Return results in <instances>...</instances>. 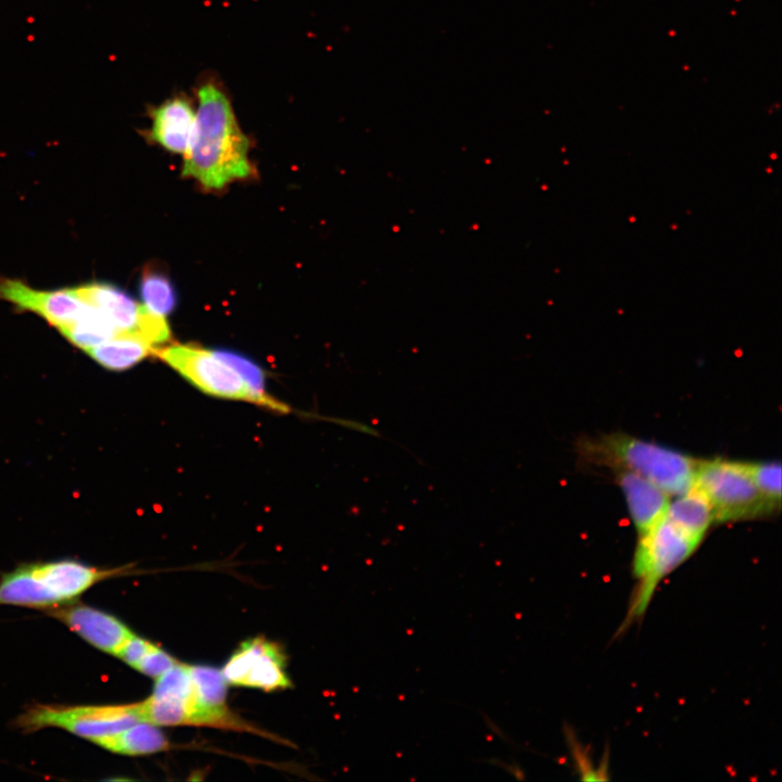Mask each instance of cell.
<instances>
[{"instance_id":"obj_1","label":"cell","mask_w":782,"mask_h":782,"mask_svg":"<svg viewBox=\"0 0 782 782\" xmlns=\"http://www.w3.org/2000/svg\"><path fill=\"white\" fill-rule=\"evenodd\" d=\"M199 108L188 150L184 154L185 176L198 180L206 189L250 177L249 140L240 129L225 92L214 84L203 85L198 92Z\"/></svg>"},{"instance_id":"obj_2","label":"cell","mask_w":782,"mask_h":782,"mask_svg":"<svg viewBox=\"0 0 782 782\" xmlns=\"http://www.w3.org/2000/svg\"><path fill=\"white\" fill-rule=\"evenodd\" d=\"M579 451L589 462L649 480L671 497L694 485L698 465V459L690 455L620 433L583 441Z\"/></svg>"},{"instance_id":"obj_3","label":"cell","mask_w":782,"mask_h":782,"mask_svg":"<svg viewBox=\"0 0 782 782\" xmlns=\"http://www.w3.org/2000/svg\"><path fill=\"white\" fill-rule=\"evenodd\" d=\"M699 543L665 516L639 535L632 564L638 583L623 625L629 626L644 615L657 585L682 565Z\"/></svg>"},{"instance_id":"obj_4","label":"cell","mask_w":782,"mask_h":782,"mask_svg":"<svg viewBox=\"0 0 782 782\" xmlns=\"http://www.w3.org/2000/svg\"><path fill=\"white\" fill-rule=\"evenodd\" d=\"M152 354L207 394L248 401L280 412L288 411L286 405L277 400L264 398L255 392L242 375L222 358L216 351L193 345L173 344L155 348Z\"/></svg>"},{"instance_id":"obj_5","label":"cell","mask_w":782,"mask_h":782,"mask_svg":"<svg viewBox=\"0 0 782 782\" xmlns=\"http://www.w3.org/2000/svg\"><path fill=\"white\" fill-rule=\"evenodd\" d=\"M694 487L708 500L715 522L752 520L775 513L756 489L743 462L698 461Z\"/></svg>"},{"instance_id":"obj_6","label":"cell","mask_w":782,"mask_h":782,"mask_svg":"<svg viewBox=\"0 0 782 782\" xmlns=\"http://www.w3.org/2000/svg\"><path fill=\"white\" fill-rule=\"evenodd\" d=\"M143 721L139 704L126 705H42L26 709L16 721L24 731L58 727L84 739L94 741Z\"/></svg>"},{"instance_id":"obj_7","label":"cell","mask_w":782,"mask_h":782,"mask_svg":"<svg viewBox=\"0 0 782 782\" xmlns=\"http://www.w3.org/2000/svg\"><path fill=\"white\" fill-rule=\"evenodd\" d=\"M0 299L40 315L58 329L78 320L90 307L72 288L37 290L16 279H0Z\"/></svg>"},{"instance_id":"obj_8","label":"cell","mask_w":782,"mask_h":782,"mask_svg":"<svg viewBox=\"0 0 782 782\" xmlns=\"http://www.w3.org/2000/svg\"><path fill=\"white\" fill-rule=\"evenodd\" d=\"M50 615L60 619L89 644L113 655L133 634L116 617L89 606L58 607L51 610Z\"/></svg>"},{"instance_id":"obj_9","label":"cell","mask_w":782,"mask_h":782,"mask_svg":"<svg viewBox=\"0 0 782 782\" xmlns=\"http://www.w3.org/2000/svg\"><path fill=\"white\" fill-rule=\"evenodd\" d=\"M36 578L51 595L56 606L70 602L97 582L115 575L75 560H58L30 565Z\"/></svg>"},{"instance_id":"obj_10","label":"cell","mask_w":782,"mask_h":782,"mask_svg":"<svg viewBox=\"0 0 782 782\" xmlns=\"http://www.w3.org/2000/svg\"><path fill=\"white\" fill-rule=\"evenodd\" d=\"M72 289L81 301L97 308L117 333L138 335L146 307L122 289L105 282H91Z\"/></svg>"},{"instance_id":"obj_11","label":"cell","mask_w":782,"mask_h":782,"mask_svg":"<svg viewBox=\"0 0 782 782\" xmlns=\"http://www.w3.org/2000/svg\"><path fill=\"white\" fill-rule=\"evenodd\" d=\"M616 478L638 534L645 533L665 516L671 496L632 471L617 469Z\"/></svg>"},{"instance_id":"obj_12","label":"cell","mask_w":782,"mask_h":782,"mask_svg":"<svg viewBox=\"0 0 782 782\" xmlns=\"http://www.w3.org/2000/svg\"><path fill=\"white\" fill-rule=\"evenodd\" d=\"M150 138L161 147L185 154L195 124V112L182 97L166 100L151 112Z\"/></svg>"},{"instance_id":"obj_13","label":"cell","mask_w":782,"mask_h":782,"mask_svg":"<svg viewBox=\"0 0 782 782\" xmlns=\"http://www.w3.org/2000/svg\"><path fill=\"white\" fill-rule=\"evenodd\" d=\"M672 497L668 504L665 517L690 537L702 542L707 530L715 522L714 513L708 500L694 485L688 491Z\"/></svg>"},{"instance_id":"obj_14","label":"cell","mask_w":782,"mask_h":782,"mask_svg":"<svg viewBox=\"0 0 782 782\" xmlns=\"http://www.w3.org/2000/svg\"><path fill=\"white\" fill-rule=\"evenodd\" d=\"M155 348L134 332L117 333L86 351L98 364L111 370H125L138 364Z\"/></svg>"},{"instance_id":"obj_15","label":"cell","mask_w":782,"mask_h":782,"mask_svg":"<svg viewBox=\"0 0 782 782\" xmlns=\"http://www.w3.org/2000/svg\"><path fill=\"white\" fill-rule=\"evenodd\" d=\"M93 743L110 752L128 756L152 754L168 747V741L157 726L146 721L97 739Z\"/></svg>"},{"instance_id":"obj_16","label":"cell","mask_w":782,"mask_h":782,"mask_svg":"<svg viewBox=\"0 0 782 782\" xmlns=\"http://www.w3.org/2000/svg\"><path fill=\"white\" fill-rule=\"evenodd\" d=\"M285 660L286 657L278 645L265 641L264 646L252 663L243 685L265 691L288 688L290 682L283 670Z\"/></svg>"},{"instance_id":"obj_17","label":"cell","mask_w":782,"mask_h":782,"mask_svg":"<svg viewBox=\"0 0 782 782\" xmlns=\"http://www.w3.org/2000/svg\"><path fill=\"white\" fill-rule=\"evenodd\" d=\"M59 330L74 345L85 351L117 335L110 321L91 305L81 318Z\"/></svg>"},{"instance_id":"obj_18","label":"cell","mask_w":782,"mask_h":782,"mask_svg":"<svg viewBox=\"0 0 782 782\" xmlns=\"http://www.w3.org/2000/svg\"><path fill=\"white\" fill-rule=\"evenodd\" d=\"M140 295L144 307L162 316L169 314L176 305L174 286L159 269H144L140 279Z\"/></svg>"},{"instance_id":"obj_19","label":"cell","mask_w":782,"mask_h":782,"mask_svg":"<svg viewBox=\"0 0 782 782\" xmlns=\"http://www.w3.org/2000/svg\"><path fill=\"white\" fill-rule=\"evenodd\" d=\"M143 721L154 726L191 724L192 705L178 699L150 696L138 703Z\"/></svg>"},{"instance_id":"obj_20","label":"cell","mask_w":782,"mask_h":782,"mask_svg":"<svg viewBox=\"0 0 782 782\" xmlns=\"http://www.w3.org/2000/svg\"><path fill=\"white\" fill-rule=\"evenodd\" d=\"M752 481L765 501L775 510L781 507V465L779 462H743Z\"/></svg>"},{"instance_id":"obj_21","label":"cell","mask_w":782,"mask_h":782,"mask_svg":"<svg viewBox=\"0 0 782 782\" xmlns=\"http://www.w3.org/2000/svg\"><path fill=\"white\" fill-rule=\"evenodd\" d=\"M151 696L193 704L194 691L188 666L177 661L176 665L160 676Z\"/></svg>"},{"instance_id":"obj_22","label":"cell","mask_w":782,"mask_h":782,"mask_svg":"<svg viewBox=\"0 0 782 782\" xmlns=\"http://www.w3.org/2000/svg\"><path fill=\"white\" fill-rule=\"evenodd\" d=\"M264 638H255L244 642L231 656L223 669L227 683L243 685L252 663L265 643Z\"/></svg>"},{"instance_id":"obj_23","label":"cell","mask_w":782,"mask_h":782,"mask_svg":"<svg viewBox=\"0 0 782 782\" xmlns=\"http://www.w3.org/2000/svg\"><path fill=\"white\" fill-rule=\"evenodd\" d=\"M216 353L230 365H232L242 375L247 382L254 389L255 392H257L264 398H270L266 394L264 390L263 375L261 369L256 365H254L245 357L237 355L236 353H231L228 351H216Z\"/></svg>"},{"instance_id":"obj_24","label":"cell","mask_w":782,"mask_h":782,"mask_svg":"<svg viewBox=\"0 0 782 782\" xmlns=\"http://www.w3.org/2000/svg\"><path fill=\"white\" fill-rule=\"evenodd\" d=\"M176 664L177 661L171 655L153 645L134 668L157 679Z\"/></svg>"},{"instance_id":"obj_25","label":"cell","mask_w":782,"mask_h":782,"mask_svg":"<svg viewBox=\"0 0 782 782\" xmlns=\"http://www.w3.org/2000/svg\"><path fill=\"white\" fill-rule=\"evenodd\" d=\"M153 645L151 642L133 633L118 648L115 656L134 668Z\"/></svg>"}]
</instances>
